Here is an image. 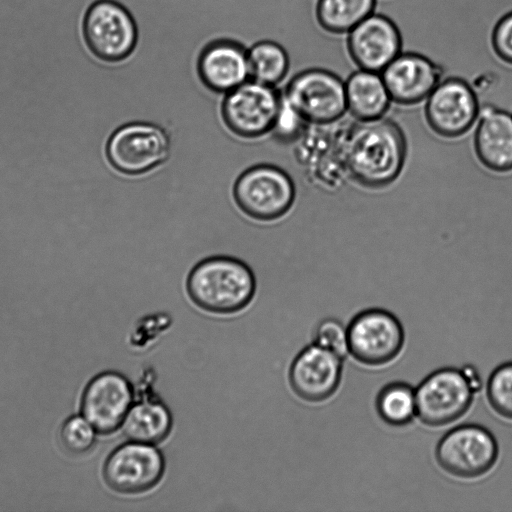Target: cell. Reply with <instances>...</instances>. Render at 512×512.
<instances>
[{"label": "cell", "mask_w": 512, "mask_h": 512, "mask_svg": "<svg viewBox=\"0 0 512 512\" xmlns=\"http://www.w3.org/2000/svg\"><path fill=\"white\" fill-rule=\"evenodd\" d=\"M408 152L400 125L390 118L350 122L344 142L348 177L366 189H383L402 173Z\"/></svg>", "instance_id": "cell-1"}, {"label": "cell", "mask_w": 512, "mask_h": 512, "mask_svg": "<svg viewBox=\"0 0 512 512\" xmlns=\"http://www.w3.org/2000/svg\"><path fill=\"white\" fill-rule=\"evenodd\" d=\"M185 288L199 309L216 315H231L252 302L257 289L253 270L239 258L206 257L189 271Z\"/></svg>", "instance_id": "cell-2"}, {"label": "cell", "mask_w": 512, "mask_h": 512, "mask_svg": "<svg viewBox=\"0 0 512 512\" xmlns=\"http://www.w3.org/2000/svg\"><path fill=\"white\" fill-rule=\"evenodd\" d=\"M237 208L248 218L260 223L282 219L296 200V186L282 168L268 163L245 169L232 188Z\"/></svg>", "instance_id": "cell-3"}, {"label": "cell", "mask_w": 512, "mask_h": 512, "mask_svg": "<svg viewBox=\"0 0 512 512\" xmlns=\"http://www.w3.org/2000/svg\"><path fill=\"white\" fill-rule=\"evenodd\" d=\"M82 36L99 61L117 64L128 60L139 43V29L130 10L117 0H96L82 20Z\"/></svg>", "instance_id": "cell-4"}, {"label": "cell", "mask_w": 512, "mask_h": 512, "mask_svg": "<svg viewBox=\"0 0 512 512\" xmlns=\"http://www.w3.org/2000/svg\"><path fill=\"white\" fill-rule=\"evenodd\" d=\"M283 100L277 87L248 79L223 95L220 116L224 126L243 140L271 134Z\"/></svg>", "instance_id": "cell-5"}, {"label": "cell", "mask_w": 512, "mask_h": 512, "mask_svg": "<svg viewBox=\"0 0 512 512\" xmlns=\"http://www.w3.org/2000/svg\"><path fill=\"white\" fill-rule=\"evenodd\" d=\"M171 138L160 125L135 121L110 136L106 154L112 167L126 176H143L164 165L171 155Z\"/></svg>", "instance_id": "cell-6"}, {"label": "cell", "mask_w": 512, "mask_h": 512, "mask_svg": "<svg viewBox=\"0 0 512 512\" xmlns=\"http://www.w3.org/2000/svg\"><path fill=\"white\" fill-rule=\"evenodd\" d=\"M282 93L310 125L334 123L347 112L345 81L324 68H307L296 73Z\"/></svg>", "instance_id": "cell-7"}, {"label": "cell", "mask_w": 512, "mask_h": 512, "mask_svg": "<svg viewBox=\"0 0 512 512\" xmlns=\"http://www.w3.org/2000/svg\"><path fill=\"white\" fill-rule=\"evenodd\" d=\"M499 447L486 427L468 423L446 432L435 448L438 465L460 479H475L487 474L497 462Z\"/></svg>", "instance_id": "cell-8"}, {"label": "cell", "mask_w": 512, "mask_h": 512, "mask_svg": "<svg viewBox=\"0 0 512 512\" xmlns=\"http://www.w3.org/2000/svg\"><path fill=\"white\" fill-rule=\"evenodd\" d=\"M476 391L463 369L435 370L415 389L416 416L430 427L453 423L468 412Z\"/></svg>", "instance_id": "cell-9"}, {"label": "cell", "mask_w": 512, "mask_h": 512, "mask_svg": "<svg viewBox=\"0 0 512 512\" xmlns=\"http://www.w3.org/2000/svg\"><path fill=\"white\" fill-rule=\"evenodd\" d=\"M349 354L369 367L389 364L403 349L405 333L399 319L382 308L357 313L347 326Z\"/></svg>", "instance_id": "cell-10"}, {"label": "cell", "mask_w": 512, "mask_h": 512, "mask_svg": "<svg viewBox=\"0 0 512 512\" xmlns=\"http://www.w3.org/2000/svg\"><path fill=\"white\" fill-rule=\"evenodd\" d=\"M165 469V457L157 445L128 440L108 455L102 475L112 491L140 495L161 482Z\"/></svg>", "instance_id": "cell-11"}, {"label": "cell", "mask_w": 512, "mask_h": 512, "mask_svg": "<svg viewBox=\"0 0 512 512\" xmlns=\"http://www.w3.org/2000/svg\"><path fill=\"white\" fill-rule=\"evenodd\" d=\"M342 119L325 125L309 124L297 141V161L308 178L324 189H334L348 177L344 142L350 122Z\"/></svg>", "instance_id": "cell-12"}, {"label": "cell", "mask_w": 512, "mask_h": 512, "mask_svg": "<svg viewBox=\"0 0 512 512\" xmlns=\"http://www.w3.org/2000/svg\"><path fill=\"white\" fill-rule=\"evenodd\" d=\"M424 102L429 128L448 139L461 137L470 131L481 108L473 87L459 77L443 78Z\"/></svg>", "instance_id": "cell-13"}, {"label": "cell", "mask_w": 512, "mask_h": 512, "mask_svg": "<svg viewBox=\"0 0 512 512\" xmlns=\"http://www.w3.org/2000/svg\"><path fill=\"white\" fill-rule=\"evenodd\" d=\"M134 401V387L125 375L113 370L103 371L86 385L81 412L98 433L107 435L121 428Z\"/></svg>", "instance_id": "cell-14"}, {"label": "cell", "mask_w": 512, "mask_h": 512, "mask_svg": "<svg viewBox=\"0 0 512 512\" xmlns=\"http://www.w3.org/2000/svg\"><path fill=\"white\" fill-rule=\"evenodd\" d=\"M346 35L348 54L359 69L381 73L402 52L400 29L381 13L373 12Z\"/></svg>", "instance_id": "cell-15"}, {"label": "cell", "mask_w": 512, "mask_h": 512, "mask_svg": "<svg viewBox=\"0 0 512 512\" xmlns=\"http://www.w3.org/2000/svg\"><path fill=\"white\" fill-rule=\"evenodd\" d=\"M343 359L312 343L292 360L288 379L292 391L300 399L320 403L331 398L342 378Z\"/></svg>", "instance_id": "cell-16"}, {"label": "cell", "mask_w": 512, "mask_h": 512, "mask_svg": "<svg viewBox=\"0 0 512 512\" xmlns=\"http://www.w3.org/2000/svg\"><path fill=\"white\" fill-rule=\"evenodd\" d=\"M392 102L412 106L427 99L443 79V67L417 52L402 51L381 72Z\"/></svg>", "instance_id": "cell-17"}, {"label": "cell", "mask_w": 512, "mask_h": 512, "mask_svg": "<svg viewBox=\"0 0 512 512\" xmlns=\"http://www.w3.org/2000/svg\"><path fill=\"white\" fill-rule=\"evenodd\" d=\"M195 67L206 89L224 95L249 79L247 48L232 38L212 39L199 51Z\"/></svg>", "instance_id": "cell-18"}, {"label": "cell", "mask_w": 512, "mask_h": 512, "mask_svg": "<svg viewBox=\"0 0 512 512\" xmlns=\"http://www.w3.org/2000/svg\"><path fill=\"white\" fill-rule=\"evenodd\" d=\"M474 151L488 170L512 172V113L497 106H481L474 132Z\"/></svg>", "instance_id": "cell-19"}, {"label": "cell", "mask_w": 512, "mask_h": 512, "mask_svg": "<svg viewBox=\"0 0 512 512\" xmlns=\"http://www.w3.org/2000/svg\"><path fill=\"white\" fill-rule=\"evenodd\" d=\"M347 112L357 121L386 116L392 99L380 72L357 69L345 80Z\"/></svg>", "instance_id": "cell-20"}, {"label": "cell", "mask_w": 512, "mask_h": 512, "mask_svg": "<svg viewBox=\"0 0 512 512\" xmlns=\"http://www.w3.org/2000/svg\"><path fill=\"white\" fill-rule=\"evenodd\" d=\"M173 417L168 406L155 397L135 400L125 416L121 429L132 441L158 445L171 434Z\"/></svg>", "instance_id": "cell-21"}, {"label": "cell", "mask_w": 512, "mask_h": 512, "mask_svg": "<svg viewBox=\"0 0 512 512\" xmlns=\"http://www.w3.org/2000/svg\"><path fill=\"white\" fill-rule=\"evenodd\" d=\"M249 79L277 87L288 76L290 57L280 43L262 39L247 48Z\"/></svg>", "instance_id": "cell-22"}, {"label": "cell", "mask_w": 512, "mask_h": 512, "mask_svg": "<svg viewBox=\"0 0 512 512\" xmlns=\"http://www.w3.org/2000/svg\"><path fill=\"white\" fill-rule=\"evenodd\" d=\"M377 0H317L315 19L322 30L347 34L375 12Z\"/></svg>", "instance_id": "cell-23"}, {"label": "cell", "mask_w": 512, "mask_h": 512, "mask_svg": "<svg viewBox=\"0 0 512 512\" xmlns=\"http://www.w3.org/2000/svg\"><path fill=\"white\" fill-rule=\"evenodd\" d=\"M375 408L379 418L387 425L406 426L416 416L415 389L402 381L388 383L378 392Z\"/></svg>", "instance_id": "cell-24"}, {"label": "cell", "mask_w": 512, "mask_h": 512, "mask_svg": "<svg viewBox=\"0 0 512 512\" xmlns=\"http://www.w3.org/2000/svg\"><path fill=\"white\" fill-rule=\"evenodd\" d=\"M486 396L491 408L501 417L512 420V361L498 365L490 374Z\"/></svg>", "instance_id": "cell-25"}, {"label": "cell", "mask_w": 512, "mask_h": 512, "mask_svg": "<svg viewBox=\"0 0 512 512\" xmlns=\"http://www.w3.org/2000/svg\"><path fill=\"white\" fill-rule=\"evenodd\" d=\"M97 431L83 415L67 418L60 429L63 448L73 455H84L96 444Z\"/></svg>", "instance_id": "cell-26"}, {"label": "cell", "mask_w": 512, "mask_h": 512, "mask_svg": "<svg viewBox=\"0 0 512 512\" xmlns=\"http://www.w3.org/2000/svg\"><path fill=\"white\" fill-rule=\"evenodd\" d=\"M313 343L344 359L349 354L347 327L335 318H325L313 331Z\"/></svg>", "instance_id": "cell-27"}, {"label": "cell", "mask_w": 512, "mask_h": 512, "mask_svg": "<svg viewBox=\"0 0 512 512\" xmlns=\"http://www.w3.org/2000/svg\"><path fill=\"white\" fill-rule=\"evenodd\" d=\"M308 125L305 119L283 96L282 105L271 135L279 143H295L302 137Z\"/></svg>", "instance_id": "cell-28"}, {"label": "cell", "mask_w": 512, "mask_h": 512, "mask_svg": "<svg viewBox=\"0 0 512 512\" xmlns=\"http://www.w3.org/2000/svg\"><path fill=\"white\" fill-rule=\"evenodd\" d=\"M491 46L501 61L512 65V11L496 22L491 33Z\"/></svg>", "instance_id": "cell-29"}]
</instances>
